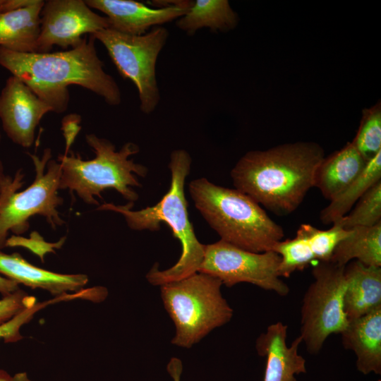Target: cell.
<instances>
[{
    "label": "cell",
    "instance_id": "obj_1",
    "mask_svg": "<svg viewBox=\"0 0 381 381\" xmlns=\"http://www.w3.org/2000/svg\"><path fill=\"white\" fill-rule=\"evenodd\" d=\"M96 40L89 35L77 47L48 53H22L0 47V66L26 84L56 113L68 106L70 85H78L102 97L110 106L121 102L114 78L104 69Z\"/></svg>",
    "mask_w": 381,
    "mask_h": 381
},
{
    "label": "cell",
    "instance_id": "obj_2",
    "mask_svg": "<svg viewBox=\"0 0 381 381\" xmlns=\"http://www.w3.org/2000/svg\"><path fill=\"white\" fill-rule=\"evenodd\" d=\"M324 157V150L317 143H286L248 152L230 175L236 189L284 216L294 212L313 187L315 172Z\"/></svg>",
    "mask_w": 381,
    "mask_h": 381
},
{
    "label": "cell",
    "instance_id": "obj_3",
    "mask_svg": "<svg viewBox=\"0 0 381 381\" xmlns=\"http://www.w3.org/2000/svg\"><path fill=\"white\" fill-rule=\"evenodd\" d=\"M191 163V157L186 150L177 149L171 152L169 164L171 172L169 188L153 206L132 210L134 205L132 202L123 205L104 203L97 208V210L122 214L132 230L159 231L161 223H165L171 229L173 236L181 243V254L178 261L167 270H160L158 264L154 265L146 274V279L152 285L161 286L196 273L203 260L205 245L197 238L189 220L184 192Z\"/></svg>",
    "mask_w": 381,
    "mask_h": 381
},
{
    "label": "cell",
    "instance_id": "obj_4",
    "mask_svg": "<svg viewBox=\"0 0 381 381\" xmlns=\"http://www.w3.org/2000/svg\"><path fill=\"white\" fill-rule=\"evenodd\" d=\"M188 191L195 207L220 236L242 249L264 253L282 240L283 228L250 196L217 186L206 178L193 180Z\"/></svg>",
    "mask_w": 381,
    "mask_h": 381
},
{
    "label": "cell",
    "instance_id": "obj_5",
    "mask_svg": "<svg viewBox=\"0 0 381 381\" xmlns=\"http://www.w3.org/2000/svg\"><path fill=\"white\" fill-rule=\"evenodd\" d=\"M87 144L95 157L84 160L71 150L60 154L57 161L61 173L60 190H68L87 204L99 205L95 197H101L106 189L113 188L128 202L134 203L139 195L133 187L141 186L135 174L145 177L147 168L135 163L129 157L139 152V147L131 142L125 143L119 150L109 140L94 133L85 135Z\"/></svg>",
    "mask_w": 381,
    "mask_h": 381
},
{
    "label": "cell",
    "instance_id": "obj_6",
    "mask_svg": "<svg viewBox=\"0 0 381 381\" xmlns=\"http://www.w3.org/2000/svg\"><path fill=\"white\" fill-rule=\"evenodd\" d=\"M222 285L217 278L196 272L160 286L164 306L176 327L173 344L190 349L231 320L233 310L222 295Z\"/></svg>",
    "mask_w": 381,
    "mask_h": 381
},
{
    "label": "cell",
    "instance_id": "obj_7",
    "mask_svg": "<svg viewBox=\"0 0 381 381\" xmlns=\"http://www.w3.org/2000/svg\"><path fill=\"white\" fill-rule=\"evenodd\" d=\"M28 155L35 166L32 183L17 192L23 186V174L19 169L13 178L6 176L0 192V249L5 246L10 231L18 236L28 231L32 216L44 217L54 229L64 224L57 209L64 202L58 193L60 163L51 159L49 148L44 150L42 158Z\"/></svg>",
    "mask_w": 381,
    "mask_h": 381
},
{
    "label": "cell",
    "instance_id": "obj_8",
    "mask_svg": "<svg viewBox=\"0 0 381 381\" xmlns=\"http://www.w3.org/2000/svg\"><path fill=\"white\" fill-rule=\"evenodd\" d=\"M169 35L163 26L154 27L141 35L123 34L110 28L90 35L104 45L119 74L135 85L140 109L145 114L153 112L160 100L156 63Z\"/></svg>",
    "mask_w": 381,
    "mask_h": 381
},
{
    "label": "cell",
    "instance_id": "obj_9",
    "mask_svg": "<svg viewBox=\"0 0 381 381\" xmlns=\"http://www.w3.org/2000/svg\"><path fill=\"white\" fill-rule=\"evenodd\" d=\"M344 267L329 261L313 269L314 280L303 298L300 334L310 353H318L330 334H341L348 325Z\"/></svg>",
    "mask_w": 381,
    "mask_h": 381
},
{
    "label": "cell",
    "instance_id": "obj_10",
    "mask_svg": "<svg viewBox=\"0 0 381 381\" xmlns=\"http://www.w3.org/2000/svg\"><path fill=\"white\" fill-rule=\"evenodd\" d=\"M279 262L273 250L253 253L219 240L204 246L198 272L216 277L227 287L246 282L284 296L289 288L279 276Z\"/></svg>",
    "mask_w": 381,
    "mask_h": 381
},
{
    "label": "cell",
    "instance_id": "obj_11",
    "mask_svg": "<svg viewBox=\"0 0 381 381\" xmlns=\"http://www.w3.org/2000/svg\"><path fill=\"white\" fill-rule=\"evenodd\" d=\"M109 28L107 18L95 13L84 0L44 1L36 52H50L54 46L66 50L77 47L87 34Z\"/></svg>",
    "mask_w": 381,
    "mask_h": 381
},
{
    "label": "cell",
    "instance_id": "obj_12",
    "mask_svg": "<svg viewBox=\"0 0 381 381\" xmlns=\"http://www.w3.org/2000/svg\"><path fill=\"white\" fill-rule=\"evenodd\" d=\"M52 109L21 80L8 77L0 92V121L7 137L28 148L35 141V130Z\"/></svg>",
    "mask_w": 381,
    "mask_h": 381
},
{
    "label": "cell",
    "instance_id": "obj_13",
    "mask_svg": "<svg viewBox=\"0 0 381 381\" xmlns=\"http://www.w3.org/2000/svg\"><path fill=\"white\" fill-rule=\"evenodd\" d=\"M87 5L105 15L111 30L131 35H141L152 27L161 26L186 13L193 1H174L153 8L133 0H85Z\"/></svg>",
    "mask_w": 381,
    "mask_h": 381
},
{
    "label": "cell",
    "instance_id": "obj_14",
    "mask_svg": "<svg viewBox=\"0 0 381 381\" xmlns=\"http://www.w3.org/2000/svg\"><path fill=\"white\" fill-rule=\"evenodd\" d=\"M286 337L287 325L277 322L258 338L257 351L267 358L264 381H297L296 375L306 373V360L298 353L302 338L296 337L288 346Z\"/></svg>",
    "mask_w": 381,
    "mask_h": 381
},
{
    "label": "cell",
    "instance_id": "obj_15",
    "mask_svg": "<svg viewBox=\"0 0 381 381\" xmlns=\"http://www.w3.org/2000/svg\"><path fill=\"white\" fill-rule=\"evenodd\" d=\"M0 274L18 284L42 289L63 296L68 291H79L88 282L85 274H64L34 266L19 253L6 254L0 249Z\"/></svg>",
    "mask_w": 381,
    "mask_h": 381
},
{
    "label": "cell",
    "instance_id": "obj_16",
    "mask_svg": "<svg viewBox=\"0 0 381 381\" xmlns=\"http://www.w3.org/2000/svg\"><path fill=\"white\" fill-rule=\"evenodd\" d=\"M345 349L353 351L356 368L364 375L381 374V306L349 321L341 333Z\"/></svg>",
    "mask_w": 381,
    "mask_h": 381
},
{
    "label": "cell",
    "instance_id": "obj_17",
    "mask_svg": "<svg viewBox=\"0 0 381 381\" xmlns=\"http://www.w3.org/2000/svg\"><path fill=\"white\" fill-rule=\"evenodd\" d=\"M344 277V310L349 321L381 306V267L351 261L345 265Z\"/></svg>",
    "mask_w": 381,
    "mask_h": 381
},
{
    "label": "cell",
    "instance_id": "obj_18",
    "mask_svg": "<svg viewBox=\"0 0 381 381\" xmlns=\"http://www.w3.org/2000/svg\"><path fill=\"white\" fill-rule=\"evenodd\" d=\"M367 163L354 143H349L324 157L315 172L313 187L331 200L359 176Z\"/></svg>",
    "mask_w": 381,
    "mask_h": 381
},
{
    "label": "cell",
    "instance_id": "obj_19",
    "mask_svg": "<svg viewBox=\"0 0 381 381\" xmlns=\"http://www.w3.org/2000/svg\"><path fill=\"white\" fill-rule=\"evenodd\" d=\"M42 0H28L18 8L0 13V47L22 53L37 52Z\"/></svg>",
    "mask_w": 381,
    "mask_h": 381
},
{
    "label": "cell",
    "instance_id": "obj_20",
    "mask_svg": "<svg viewBox=\"0 0 381 381\" xmlns=\"http://www.w3.org/2000/svg\"><path fill=\"white\" fill-rule=\"evenodd\" d=\"M238 16L227 0L193 1L185 15L176 20L178 28L193 36L202 28L225 32L234 28Z\"/></svg>",
    "mask_w": 381,
    "mask_h": 381
},
{
    "label": "cell",
    "instance_id": "obj_21",
    "mask_svg": "<svg viewBox=\"0 0 381 381\" xmlns=\"http://www.w3.org/2000/svg\"><path fill=\"white\" fill-rule=\"evenodd\" d=\"M353 259L366 265L381 267V222L370 227L351 229V234L339 243L329 261L345 266Z\"/></svg>",
    "mask_w": 381,
    "mask_h": 381
},
{
    "label": "cell",
    "instance_id": "obj_22",
    "mask_svg": "<svg viewBox=\"0 0 381 381\" xmlns=\"http://www.w3.org/2000/svg\"><path fill=\"white\" fill-rule=\"evenodd\" d=\"M380 181L381 151L368 162L359 176L321 211V222L329 224L342 218L370 188Z\"/></svg>",
    "mask_w": 381,
    "mask_h": 381
},
{
    "label": "cell",
    "instance_id": "obj_23",
    "mask_svg": "<svg viewBox=\"0 0 381 381\" xmlns=\"http://www.w3.org/2000/svg\"><path fill=\"white\" fill-rule=\"evenodd\" d=\"M272 250L280 257L278 267L279 277H289L295 271L304 270L315 260L301 225L294 238L279 241L273 246Z\"/></svg>",
    "mask_w": 381,
    "mask_h": 381
},
{
    "label": "cell",
    "instance_id": "obj_24",
    "mask_svg": "<svg viewBox=\"0 0 381 381\" xmlns=\"http://www.w3.org/2000/svg\"><path fill=\"white\" fill-rule=\"evenodd\" d=\"M381 222V181L370 188L337 223L346 229L370 227Z\"/></svg>",
    "mask_w": 381,
    "mask_h": 381
},
{
    "label": "cell",
    "instance_id": "obj_25",
    "mask_svg": "<svg viewBox=\"0 0 381 381\" xmlns=\"http://www.w3.org/2000/svg\"><path fill=\"white\" fill-rule=\"evenodd\" d=\"M332 224L327 230L308 224H301L315 260L329 262L339 243L351 234V229H346L337 223Z\"/></svg>",
    "mask_w": 381,
    "mask_h": 381
},
{
    "label": "cell",
    "instance_id": "obj_26",
    "mask_svg": "<svg viewBox=\"0 0 381 381\" xmlns=\"http://www.w3.org/2000/svg\"><path fill=\"white\" fill-rule=\"evenodd\" d=\"M353 143L367 162L381 151V112L380 109L367 112Z\"/></svg>",
    "mask_w": 381,
    "mask_h": 381
},
{
    "label": "cell",
    "instance_id": "obj_27",
    "mask_svg": "<svg viewBox=\"0 0 381 381\" xmlns=\"http://www.w3.org/2000/svg\"><path fill=\"white\" fill-rule=\"evenodd\" d=\"M43 305L36 304L34 307L26 309L18 313L9 320L0 325V339L5 342L16 341L22 338L20 329L22 325L28 322L32 315ZM11 376L4 370H0V381H10Z\"/></svg>",
    "mask_w": 381,
    "mask_h": 381
},
{
    "label": "cell",
    "instance_id": "obj_28",
    "mask_svg": "<svg viewBox=\"0 0 381 381\" xmlns=\"http://www.w3.org/2000/svg\"><path fill=\"white\" fill-rule=\"evenodd\" d=\"M36 304L35 297L27 295L20 289L4 296L0 299V325Z\"/></svg>",
    "mask_w": 381,
    "mask_h": 381
},
{
    "label": "cell",
    "instance_id": "obj_29",
    "mask_svg": "<svg viewBox=\"0 0 381 381\" xmlns=\"http://www.w3.org/2000/svg\"><path fill=\"white\" fill-rule=\"evenodd\" d=\"M80 121V116L76 114H68L61 121V130L66 143L65 154L69 152L70 148L81 128Z\"/></svg>",
    "mask_w": 381,
    "mask_h": 381
},
{
    "label": "cell",
    "instance_id": "obj_30",
    "mask_svg": "<svg viewBox=\"0 0 381 381\" xmlns=\"http://www.w3.org/2000/svg\"><path fill=\"white\" fill-rule=\"evenodd\" d=\"M167 369L174 381H181L183 365L179 358H171L167 365Z\"/></svg>",
    "mask_w": 381,
    "mask_h": 381
},
{
    "label": "cell",
    "instance_id": "obj_31",
    "mask_svg": "<svg viewBox=\"0 0 381 381\" xmlns=\"http://www.w3.org/2000/svg\"><path fill=\"white\" fill-rule=\"evenodd\" d=\"M19 290L18 284L0 275V293L4 296L10 295Z\"/></svg>",
    "mask_w": 381,
    "mask_h": 381
},
{
    "label": "cell",
    "instance_id": "obj_32",
    "mask_svg": "<svg viewBox=\"0 0 381 381\" xmlns=\"http://www.w3.org/2000/svg\"><path fill=\"white\" fill-rule=\"evenodd\" d=\"M10 381H32L31 380L28 374L25 372H21L16 373L14 376L11 377Z\"/></svg>",
    "mask_w": 381,
    "mask_h": 381
},
{
    "label": "cell",
    "instance_id": "obj_33",
    "mask_svg": "<svg viewBox=\"0 0 381 381\" xmlns=\"http://www.w3.org/2000/svg\"><path fill=\"white\" fill-rule=\"evenodd\" d=\"M1 140V135L0 133V143ZM6 175L4 174V167L2 161L0 159V179L4 177Z\"/></svg>",
    "mask_w": 381,
    "mask_h": 381
},
{
    "label": "cell",
    "instance_id": "obj_34",
    "mask_svg": "<svg viewBox=\"0 0 381 381\" xmlns=\"http://www.w3.org/2000/svg\"><path fill=\"white\" fill-rule=\"evenodd\" d=\"M6 0H0V13L5 12Z\"/></svg>",
    "mask_w": 381,
    "mask_h": 381
},
{
    "label": "cell",
    "instance_id": "obj_35",
    "mask_svg": "<svg viewBox=\"0 0 381 381\" xmlns=\"http://www.w3.org/2000/svg\"><path fill=\"white\" fill-rule=\"evenodd\" d=\"M6 176H5L4 177L0 179V192H1V188H2V185L4 183V179L6 178Z\"/></svg>",
    "mask_w": 381,
    "mask_h": 381
},
{
    "label": "cell",
    "instance_id": "obj_36",
    "mask_svg": "<svg viewBox=\"0 0 381 381\" xmlns=\"http://www.w3.org/2000/svg\"><path fill=\"white\" fill-rule=\"evenodd\" d=\"M377 381H380V380H377Z\"/></svg>",
    "mask_w": 381,
    "mask_h": 381
}]
</instances>
